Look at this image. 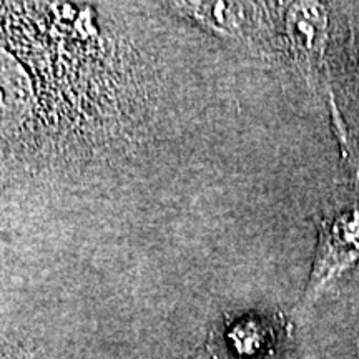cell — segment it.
I'll return each instance as SVG.
<instances>
[{
  "label": "cell",
  "instance_id": "6da1fadb",
  "mask_svg": "<svg viewBox=\"0 0 359 359\" xmlns=\"http://www.w3.org/2000/svg\"><path fill=\"white\" fill-rule=\"evenodd\" d=\"M326 12L316 2L294 4L288 15L290 37L308 65L321 58L326 39Z\"/></svg>",
  "mask_w": 359,
  "mask_h": 359
},
{
  "label": "cell",
  "instance_id": "7a4b0ae2",
  "mask_svg": "<svg viewBox=\"0 0 359 359\" xmlns=\"http://www.w3.org/2000/svg\"><path fill=\"white\" fill-rule=\"evenodd\" d=\"M180 15L223 39H238L243 25V4L233 2H172Z\"/></svg>",
  "mask_w": 359,
  "mask_h": 359
},
{
  "label": "cell",
  "instance_id": "3957f363",
  "mask_svg": "<svg viewBox=\"0 0 359 359\" xmlns=\"http://www.w3.org/2000/svg\"><path fill=\"white\" fill-rule=\"evenodd\" d=\"M0 359H20V358H15V356H0Z\"/></svg>",
  "mask_w": 359,
  "mask_h": 359
}]
</instances>
